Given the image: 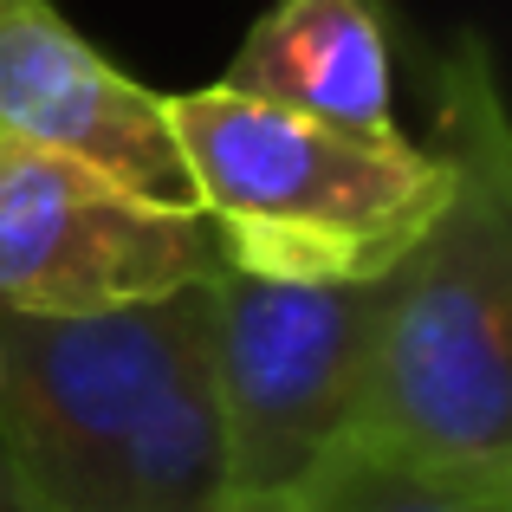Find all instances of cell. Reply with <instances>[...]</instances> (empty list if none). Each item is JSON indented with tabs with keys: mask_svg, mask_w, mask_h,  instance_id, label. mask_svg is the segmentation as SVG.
Masks as SVG:
<instances>
[{
	"mask_svg": "<svg viewBox=\"0 0 512 512\" xmlns=\"http://www.w3.org/2000/svg\"><path fill=\"white\" fill-rule=\"evenodd\" d=\"M195 512H292V493H221Z\"/></svg>",
	"mask_w": 512,
	"mask_h": 512,
	"instance_id": "obj_10",
	"label": "cell"
},
{
	"mask_svg": "<svg viewBox=\"0 0 512 512\" xmlns=\"http://www.w3.org/2000/svg\"><path fill=\"white\" fill-rule=\"evenodd\" d=\"M435 150L448 156V201L383 273L350 441L512 487V137L480 33L441 59Z\"/></svg>",
	"mask_w": 512,
	"mask_h": 512,
	"instance_id": "obj_1",
	"label": "cell"
},
{
	"mask_svg": "<svg viewBox=\"0 0 512 512\" xmlns=\"http://www.w3.org/2000/svg\"><path fill=\"white\" fill-rule=\"evenodd\" d=\"M169 124L221 266L260 279H383L448 201V156L402 130L363 137L227 85L169 98Z\"/></svg>",
	"mask_w": 512,
	"mask_h": 512,
	"instance_id": "obj_2",
	"label": "cell"
},
{
	"mask_svg": "<svg viewBox=\"0 0 512 512\" xmlns=\"http://www.w3.org/2000/svg\"><path fill=\"white\" fill-rule=\"evenodd\" d=\"M214 402L227 435V493H292L350 435L383 279H208Z\"/></svg>",
	"mask_w": 512,
	"mask_h": 512,
	"instance_id": "obj_4",
	"label": "cell"
},
{
	"mask_svg": "<svg viewBox=\"0 0 512 512\" xmlns=\"http://www.w3.org/2000/svg\"><path fill=\"white\" fill-rule=\"evenodd\" d=\"M0 130L72 156L150 208L201 214L169 98L117 72L52 0H0Z\"/></svg>",
	"mask_w": 512,
	"mask_h": 512,
	"instance_id": "obj_6",
	"label": "cell"
},
{
	"mask_svg": "<svg viewBox=\"0 0 512 512\" xmlns=\"http://www.w3.org/2000/svg\"><path fill=\"white\" fill-rule=\"evenodd\" d=\"M292 512H512V487L428 474V467H409L344 435L292 487Z\"/></svg>",
	"mask_w": 512,
	"mask_h": 512,
	"instance_id": "obj_8",
	"label": "cell"
},
{
	"mask_svg": "<svg viewBox=\"0 0 512 512\" xmlns=\"http://www.w3.org/2000/svg\"><path fill=\"white\" fill-rule=\"evenodd\" d=\"M221 85L363 137L396 130V72L376 0H273Z\"/></svg>",
	"mask_w": 512,
	"mask_h": 512,
	"instance_id": "obj_7",
	"label": "cell"
},
{
	"mask_svg": "<svg viewBox=\"0 0 512 512\" xmlns=\"http://www.w3.org/2000/svg\"><path fill=\"white\" fill-rule=\"evenodd\" d=\"M0 512H46L39 493H33V480H26V467H20V454H13L7 422H0Z\"/></svg>",
	"mask_w": 512,
	"mask_h": 512,
	"instance_id": "obj_9",
	"label": "cell"
},
{
	"mask_svg": "<svg viewBox=\"0 0 512 512\" xmlns=\"http://www.w3.org/2000/svg\"><path fill=\"white\" fill-rule=\"evenodd\" d=\"M221 273L201 214L111 188L72 156L0 130V318H78Z\"/></svg>",
	"mask_w": 512,
	"mask_h": 512,
	"instance_id": "obj_5",
	"label": "cell"
},
{
	"mask_svg": "<svg viewBox=\"0 0 512 512\" xmlns=\"http://www.w3.org/2000/svg\"><path fill=\"white\" fill-rule=\"evenodd\" d=\"M208 279L78 318H0V422L46 512H85L111 454L208 363Z\"/></svg>",
	"mask_w": 512,
	"mask_h": 512,
	"instance_id": "obj_3",
	"label": "cell"
}]
</instances>
